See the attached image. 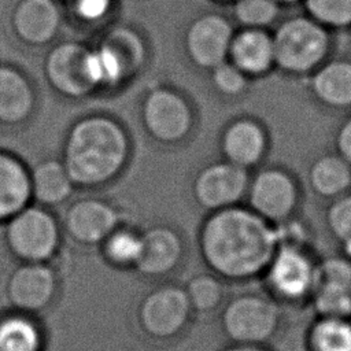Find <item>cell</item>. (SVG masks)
I'll return each instance as SVG.
<instances>
[{
  "mask_svg": "<svg viewBox=\"0 0 351 351\" xmlns=\"http://www.w3.org/2000/svg\"><path fill=\"white\" fill-rule=\"evenodd\" d=\"M277 247L276 225L239 206L211 211L199 233V250L206 266L230 282L262 276Z\"/></svg>",
  "mask_w": 351,
  "mask_h": 351,
  "instance_id": "1",
  "label": "cell"
},
{
  "mask_svg": "<svg viewBox=\"0 0 351 351\" xmlns=\"http://www.w3.org/2000/svg\"><path fill=\"white\" fill-rule=\"evenodd\" d=\"M129 158V137L108 115L95 114L77 121L69 130L62 154L73 184L97 186L114 180Z\"/></svg>",
  "mask_w": 351,
  "mask_h": 351,
  "instance_id": "2",
  "label": "cell"
},
{
  "mask_svg": "<svg viewBox=\"0 0 351 351\" xmlns=\"http://www.w3.org/2000/svg\"><path fill=\"white\" fill-rule=\"evenodd\" d=\"M274 67L289 75H310L330 52L329 29L307 14L282 19L271 33Z\"/></svg>",
  "mask_w": 351,
  "mask_h": 351,
  "instance_id": "3",
  "label": "cell"
},
{
  "mask_svg": "<svg viewBox=\"0 0 351 351\" xmlns=\"http://www.w3.org/2000/svg\"><path fill=\"white\" fill-rule=\"evenodd\" d=\"M284 313L267 292H244L219 310V328L229 343L267 346L282 328Z\"/></svg>",
  "mask_w": 351,
  "mask_h": 351,
  "instance_id": "4",
  "label": "cell"
},
{
  "mask_svg": "<svg viewBox=\"0 0 351 351\" xmlns=\"http://www.w3.org/2000/svg\"><path fill=\"white\" fill-rule=\"evenodd\" d=\"M193 315L184 287L171 282L149 289L136 308V322L141 333L160 343L184 335Z\"/></svg>",
  "mask_w": 351,
  "mask_h": 351,
  "instance_id": "5",
  "label": "cell"
},
{
  "mask_svg": "<svg viewBox=\"0 0 351 351\" xmlns=\"http://www.w3.org/2000/svg\"><path fill=\"white\" fill-rule=\"evenodd\" d=\"M317 262L303 245L278 244L265 273L266 292L280 304L299 306L310 300Z\"/></svg>",
  "mask_w": 351,
  "mask_h": 351,
  "instance_id": "6",
  "label": "cell"
},
{
  "mask_svg": "<svg viewBox=\"0 0 351 351\" xmlns=\"http://www.w3.org/2000/svg\"><path fill=\"white\" fill-rule=\"evenodd\" d=\"M3 225L5 247L19 262H47L59 247V225L43 207L29 204Z\"/></svg>",
  "mask_w": 351,
  "mask_h": 351,
  "instance_id": "7",
  "label": "cell"
},
{
  "mask_svg": "<svg viewBox=\"0 0 351 351\" xmlns=\"http://www.w3.org/2000/svg\"><path fill=\"white\" fill-rule=\"evenodd\" d=\"M59 293V280L47 262H21L5 280L4 296L10 308L38 315Z\"/></svg>",
  "mask_w": 351,
  "mask_h": 351,
  "instance_id": "8",
  "label": "cell"
},
{
  "mask_svg": "<svg viewBox=\"0 0 351 351\" xmlns=\"http://www.w3.org/2000/svg\"><path fill=\"white\" fill-rule=\"evenodd\" d=\"M248 208L273 225L291 219L299 204L296 180L281 167H267L250 180Z\"/></svg>",
  "mask_w": 351,
  "mask_h": 351,
  "instance_id": "9",
  "label": "cell"
},
{
  "mask_svg": "<svg viewBox=\"0 0 351 351\" xmlns=\"http://www.w3.org/2000/svg\"><path fill=\"white\" fill-rule=\"evenodd\" d=\"M141 118L149 136L165 144L184 140L193 126L189 103L182 95L167 88L154 89L145 96Z\"/></svg>",
  "mask_w": 351,
  "mask_h": 351,
  "instance_id": "10",
  "label": "cell"
},
{
  "mask_svg": "<svg viewBox=\"0 0 351 351\" xmlns=\"http://www.w3.org/2000/svg\"><path fill=\"white\" fill-rule=\"evenodd\" d=\"M315 317H351V259L326 256L317 262L315 284L308 300Z\"/></svg>",
  "mask_w": 351,
  "mask_h": 351,
  "instance_id": "11",
  "label": "cell"
},
{
  "mask_svg": "<svg viewBox=\"0 0 351 351\" xmlns=\"http://www.w3.org/2000/svg\"><path fill=\"white\" fill-rule=\"evenodd\" d=\"M248 184L245 169L223 160L203 167L195 177L192 192L203 208L217 211L236 206L247 195Z\"/></svg>",
  "mask_w": 351,
  "mask_h": 351,
  "instance_id": "12",
  "label": "cell"
},
{
  "mask_svg": "<svg viewBox=\"0 0 351 351\" xmlns=\"http://www.w3.org/2000/svg\"><path fill=\"white\" fill-rule=\"evenodd\" d=\"M234 30L228 18L207 12L195 18L185 32V51L193 64L213 70L228 60Z\"/></svg>",
  "mask_w": 351,
  "mask_h": 351,
  "instance_id": "13",
  "label": "cell"
},
{
  "mask_svg": "<svg viewBox=\"0 0 351 351\" xmlns=\"http://www.w3.org/2000/svg\"><path fill=\"white\" fill-rule=\"evenodd\" d=\"M88 48L77 41H63L55 45L44 62L48 84L67 97H84L95 90L86 74Z\"/></svg>",
  "mask_w": 351,
  "mask_h": 351,
  "instance_id": "14",
  "label": "cell"
},
{
  "mask_svg": "<svg viewBox=\"0 0 351 351\" xmlns=\"http://www.w3.org/2000/svg\"><path fill=\"white\" fill-rule=\"evenodd\" d=\"M64 230L82 245H100L118 228L115 208L100 199H81L66 210Z\"/></svg>",
  "mask_w": 351,
  "mask_h": 351,
  "instance_id": "15",
  "label": "cell"
},
{
  "mask_svg": "<svg viewBox=\"0 0 351 351\" xmlns=\"http://www.w3.org/2000/svg\"><path fill=\"white\" fill-rule=\"evenodd\" d=\"M10 22L19 41L32 47L45 45L58 34L62 12L56 0H18Z\"/></svg>",
  "mask_w": 351,
  "mask_h": 351,
  "instance_id": "16",
  "label": "cell"
},
{
  "mask_svg": "<svg viewBox=\"0 0 351 351\" xmlns=\"http://www.w3.org/2000/svg\"><path fill=\"white\" fill-rule=\"evenodd\" d=\"M143 248L134 270L145 278H163L182 261L184 244L180 234L169 226H151L141 234Z\"/></svg>",
  "mask_w": 351,
  "mask_h": 351,
  "instance_id": "17",
  "label": "cell"
},
{
  "mask_svg": "<svg viewBox=\"0 0 351 351\" xmlns=\"http://www.w3.org/2000/svg\"><path fill=\"white\" fill-rule=\"evenodd\" d=\"M221 149L225 160L248 170L263 159L267 149V134L259 122L240 118L225 129Z\"/></svg>",
  "mask_w": 351,
  "mask_h": 351,
  "instance_id": "18",
  "label": "cell"
},
{
  "mask_svg": "<svg viewBox=\"0 0 351 351\" xmlns=\"http://www.w3.org/2000/svg\"><path fill=\"white\" fill-rule=\"evenodd\" d=\"M228 59L247 77L267 74L274 67L271 33L267 29L241 27L233 34Z\"/></svg>",
  "mask_w": 351,
  "mask_h": 351,
  "instance_id": "19",
  "label": "cell"
},
{
  "mask_svg": "<svg viewBox=\"0 0 351 351\" xmlns=\"http://www.w3.org/2000/svg\"><path fill=\"white\" fill-rule=\"evenodd\" d=\"M34 106L36 95L29 78L14 66L0 64V126L22 125Z\"/></svg>",
  "mask_w": 351,
  "mask_h": 351,
  "instance_id": "20",
  "label": "cell"
},
{
  "mask_svg": "<svg viewBox=\"0 0 351 351\" xmlns=\"http://www.w3.org/2000/svg\"><path fill=\"white\" fill-rule=\"evenodd\" d=\"M314 99L325 107L346 110L351 107V59H326L310 74Z\"/></svg>",
  "mask_w": 351,
  "mask_h": 351,
  "instance_id": "21",
  "label": "cell"
},
{
  "mask_svg": "<svg viewBox=\"0 0 351 351\" xmlns=\"http://www.w3.org/2000/svg\"><path fill=\"white\" fill-rule=\"evenodd\" d=\"M30 170L14 154L0 149V223L29 206Z\"/></svg>",
  "mask_w": 351,
  "mask_h": 351,
  "instance_id": "22",
  "label": "cell"
},
{
  "mask_svg": "<svg viewBox=\"0 0 351 351\" xmlns=\"http://www.w3.org/2000/svg\"><path fill=\"white\" fill-rule=\"evenodd\" d=\"M45 344L38 315L12 308L0 314V351H45Z\"/></svg>",
  "mask_w": 351,
  "mask_h": 351,
  "instance_id": "23",
  "label": "cell"
},
{
  "mask_svg": "<svg viewBox=\"0 0 351 351\" xmlns=\"http://www.w3.org/2000/svg\"><path fill=\"white\" fill-rule=\"evenodd\" d=\"M307 180L317 196L333 200L350 192L351 166L336 152L325 154L313 160L307 171Z\"/></svg>",
  "mask_w": 351,
  "mask_h": 351,
  "instance_id": "24",
  "label": "cell"
},
{
  "mask_svg": "<svg viewBox=\"0 0 351 351\" xmlns=\"http://www.w3.org/2000/svg\"><path fill=\"white\" fill-rule=\"evenodd\" d=\"M73 181L62 160L47 159L30 170L32 199L44 206H56L67 200Z\"/></svg>",
  "mask_w": 351,
  "mask_h": 351,
  "instance_id": "25",
  "label": "cell"
},
{
  "mask_svg": "<svg viewBox=\"0 0 351 351\" xmlns=\"http://www.w3.org/2000/svg\"><path fill=\"white\" fill-rule=\"evenodd\" d=\"M307 351H351V317H315L306 329Z\"/></svg>",
  "mask_w": 351,
  "mask_h": 351,
  "instance_id": "26",
  "label": "cell"
},
{
  "mask_svg": "<svg viewBox=\"0 0 351 351\" xmlns=\"http://www.w3.org/2000/svg\"><path fill=\"white\" fill-rule=\"evenodd\" d=\"M86 74L96 88L117 86L129 77V71L119 55L101 43L86 52Z\"/></svg>",
  "mask_w": 351,
  "mask_h": 351,
  "instance_id": "27",
  "label": "cell"
},
{
  "mask_svg": "<svg viewBox=\"0 0 351 351\" xmlns=\"http://www.w3.org/2000/svg\"><path fill=\"white\" fill-rule=\"evenodd\" d=\"M195 314H211L221 310L226 295L223 280L214 273L193 276L184 287Z\"/></svg>",
  "mask_w": 351,
  "mask_h": 351,
  "instance_id": "28",
  "label": "cell"
},
{
  "mask_svg": "<svg viewBox=\"0 0 351 351\" xmlns=\"http://www.w3.org/2000/svg\"><path fill=\"white\" fill-rule=\"evenodd\" d=\"M100 247L103 258L111 266L117 269H134L143 248L141 234L117 228L104 239Z\"/></svg>",
  "mask_w": 351,
  "mask_h": 351,
  "instance_id": "29",
  "label": "cell"
},
{
  "mask_svg": "<svg viewBox=\"0 0 351 351\" xmlns=\"http://www.w3.org/2000/svg\"><path fill=\"white\" fill-rule=\"evenodd\" d=\"M101 43L111 47L125 63L129 75L138 71L145 60V48L140 36L129 26H115L110 29Z\"/></svg>",
  "mask_w": 351,
  "mask_h": 351,
  "instance_id": "30",
  "label": "cell"
},
{
  "mask_svg": "<svg viewBox=\"0 0 351 351\" xmlns=\"http://www.w3.org/2000/svg\"><path fill=\"white\" fill-rule=\"evenodd\" d=\"M233 15L241 27L267 29L280 15L281 5L276 0H234Z\"/></svg>",
  "mask_w": 351,
  "mask_h": 351,
  "instance_id": "31",
  "label": "cell"
},
{
  "mask_svg": "<svg viewBox=\"0 0 351 351\" xmlns=\"http://www.w3.org/2000/svg\"><path fill=\"white\" fill-rule=\"evenodd\" d=\"M304 14L326 29H351V0H302Z\"/></svg>",
  "mask_w": 351,
  "mask_h": 351,
  "instance_id": "32",
  "label": "cell"
},
{
  "mask_svg": "<svg viewBox=\"0 0 351 351\" xmlns=\"http://www.w3.org/2000/svg\"><path fill=\"white\" fill-rule=\"evenodd\" d=\"M325 222L344 255L351 259V192L330 202L325 213Z\"/></svg>",
  "mask_w": 351,
  "mask_h": 351,
  "instance_id": "33",
  "label": "cell"
},
{
  "mask_svg": "<svg viewBox=\"0 0 351 351\" xmlns=\"http://www.w3.org/2000/svg\"><path fill=\"white\" fill-rule=\"evenodd\" d=\"M211 80L214 88L228 96L243 93L248 85V77L229 60L219 63L211 70Z\"/></svg>",
  "mask_w": 351,
  "mask_h": 351,
  "instance_id": "34",
  "label": "cell"
},
{
  "mask_svg": "<svg viewBox=\"0 0 351 351\" xmlns=\"http://www.w3.org/2000/svg\"><path fill=\"white\" fill-rule=\"evenodd\" d=\"M114 0H71L73 15L84 23L103 21L112 10Z\"/></svg>",
  "mask_w": 351,
  "mask_h": 351,
  "instance_id": "35",
  "label": "cell"
},
{
  "mask_svg": "<svg viewBox=\"0 0 351 351\" xmlns=\"http://www.w3.org/2000/svg\"><path fill=\"white\" fill-rule=\"evenodd\" d=\"M335 147L336 154L351 166V115L339 125L335 134Z\"/></svg>",
  "mask_w": 351,
  "mask_h": 351,
  "instance_id": "36",
  "label": "cell"
},
{
  "mask_svg": "<svg viewBox=\"0 0 351 351\" xmlns=\"http://www.w3.org/2000/svg\"><path fill=\"white\" fill-rule=\"evenodd\" d=\"M219 351H273L269 346H256V344H234L229 343Z\"/></svg>",
  "mask_w": 351,
  "mask_h": 351,
  "instance_id": "37",
  "label": "cell"
},
{
  "mask_svg": "<svg viewBox=\"0 0 351 351\" xmlns=\"http://www.w3.org/2000/svg\"><path fill=\"white\" fill-rule=\"evenodd\" d=\"M281 7H289L295 4H302V0H276Z\"/></svg>",
  "mask_w": 351,
  "mask_h": 351,
  "instance_id": "38",
  "label": "cell"
},
{
  "mask_svg": "<svg viewBox=\"0 0 351 351\" xmlns=\"http://www.w3.org/2000/svg\"><path fill=\"white\" fill-rule=\"evenodd\" d=\"M214 1H218V3H229V4H232L234 0H214Z\"/></svg>",
  "mask_w": 351,
  "mask_h": 351,
  "instance_id": "39",
  "label": "cell"
}]
</instances>
